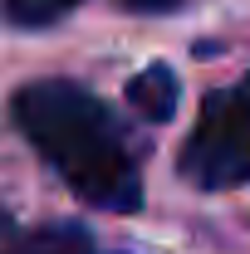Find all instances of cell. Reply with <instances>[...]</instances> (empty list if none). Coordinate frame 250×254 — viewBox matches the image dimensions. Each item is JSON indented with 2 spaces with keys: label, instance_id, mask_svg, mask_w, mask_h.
<instances>
[{
  "label": "cell",
  "instance_id": "cell-2",
  "mask_svg": "<svg viewBox=\"0 0 250 254\" xmlns=\"http://www.w3.org/2000/svg\"><path fill=\"white\" fill-rule=\"evenodd\" d=\"M182 176L201 190L250 181V73L201 103V118L182 147Z\"/></svg>",
  "mask_w": 250,
  "mask_h": 254
},
{
  "label": "cell",
  "instance_id": "cell-3",
  "mask_svg": "<svg viewBox=\"0 0 250 254\" xmlns=\"http://www.w3.org/2000/svg\"><path fill=\"white\" fill-rule=\"evenodd\" d=\"M0 254H94L89 235L74 225H39V230H20L0 210Z\"/></svg>",
  "mask_w": 250,
  "mask_h": 254
},
{
  "label": "cell",
  "instance_id": "cell-1",
  "mask_svg": "<svg viewBox=\"0 0 250 254\" xmlns=\"http://www.w3.org/2000/svg\"><path fill=\"white\" fill-rule=\"evenodd\" d=\"M10 113H15V127L25 132V142L89 205H98V210H137V200H142L137 157L127 152V137L113 123V113L89 88L64 83V78L25 83L15 93Z\"/></svg>",
  "mask_w": 250,
  "mask_h": 254
},
{
  "label": "cell",
  "instance_id": "cell-6",
  "mask_svg": "<svg viewBox=\"0 0 250 254\" xmlns=\"http://www.w3.org/2000/svg\"><path fill=\"white\" fill-rule=\"evenodd\" d=\"M127 10H147V15H162V10H177L182 0H123Z\"/></svg>",
  "mask_w": 250,
  "mask_h": 254
},
{
  "label": "cell",
  "instance_id": "cell-5",
  "mask_svg": "<svg viewBox=\"0 0 250 254\" xmlns=\"http://www.w3.org/2000/svg\"><path fill=\"white\" fill-rule=\"evenodd\" d=\"M74 5L79 0H5V20L10 25H25V30H44V25L64 20Z\"/></svg>",
  "mask_w": 250,
  "mask_h": 254
},
{
  "label": "cell",
  "instance_id": "cell-4",
  "mask_svg": "<svg viewBox=\"0 0 250 254\" xmlns=\"http://www.w3.org/2000/svg\"><path fill=\"white\" fill-rule=\"evenodd\" d=\"M127 103H132L142 118L167 123V118L177 113V73H172L167 64H147L142 73H132V83H127Z\"/></svg>",
  "mask_w": 250,
  "mask_h": 254
}]
</instances>
